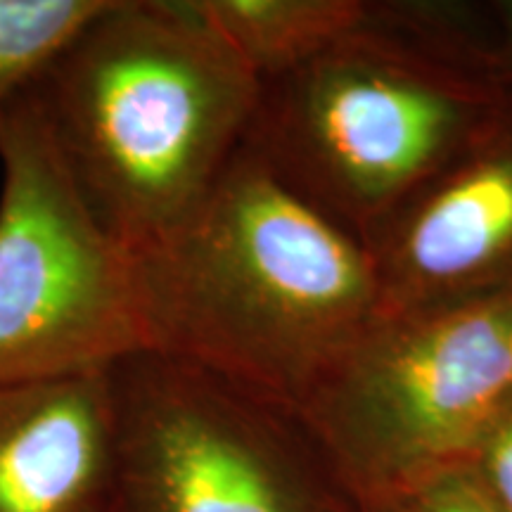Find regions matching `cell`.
<instances>
[{
    "label": "cell",
    "instance_id": "obj_1",
    "mask_svg": "<svg viewBox=\"0 0 512 512\" xmlns=\"http://www.w3.org/2000/svg\"><path fill=\"white\" fill-rule=\"evenodd\" d=\"M143 351L297 415L382 318L361 238L247 143L195 214L133 254Z\"/></svg>",
    "mask_w": 512,
    "mask_h": 512
},
{
    "label": "cell",
    "instance_id": "obj_9",
    "mask_svg": "<svg viewBox=\"0 0 512 512\" xmlns=\"http://www.w3.org/2000/svg\"><path fill=\"white\" fill-rule=\"evenodd\" d=\"M211 31L252 69L275 79L316 60L366 24L358 0H192Z\"/></svg>",
    "mask_w": 512,
    "mask_h": 512
},
{
    "label": "cell",
    "instance_id": "obj_10",
    "mask_svg": "<svg viewBox=\"0 0 512 512\" xmlns=\"http://www.w3.org/2000/svg\"><path fill=\"white\" fill-rule=\"evenodd\" d=\"M110 0H0V121Z\"/></svg>",
    "mask_w": 512,
    "mask_h": 512
},
{
    "label": "cell",
    "instance_id": "obj_12",
    "mask_svg": "<svg viewBox=\"0 0 512 512\" xmlns=\"http://www.w3.org/2000/svg\"><path fill=\"white\" fill-rule=\"evenodd\" d=\"M470 467L501 510L512 512V408L479 446Z\"/></svg>",
    "mask_w": 512,
    "mask_h": 512
},
{
    "label": "cell",
    "instance_id": "obj_8",
    "mask_svg": "<svg viewBox=\"0 0 512 512\" xmlns=\"http://www.w3.org/2000/svg\"><path fill=\"white\" fill-rule=\"evenodd\" d=\"M107 373L0 384V512H110Z\"/></svg>",
    "mask_w": 512,
    "mask_h": 512
},
{
    "label": "cell",
    "instance_id": "obj_4",
    "mask_svg": "<svg viewBox=\"0 0 512 512\" xmlns=\"http://www.w3.org/2000/svg\"><path fill=\"white\" fill-rule=\"evenodd\" d=\"M512 408V285L382 316L318 384L299 422L366 512L470 467Z\"/></svg>",
    "mask_w": 512,
    "mask_h": 512
},
{
    "label": "cell",
    "instance_id": "obj_2",
    "mask_svg": "<svg viewBox=\"0 0 512 512\" xmlns=\"http://www.w3.org/2000/svg\"><path fill=\"white\" fill-rule=\"evenodd\" d=\"M259 95L192 0H110L24 100L95 219L138 254L195 214Z\"/></svg>",
    "mask_w": 512,
    "mask_h": 512
},
{
    "label": "cell",
    "instance_id": "obj_7",
    "mask_svg": "<svg viewBox=\"0 0 512 512\" xmlns=\"http://www.w3.org/2000/svg\"><path fill=\"white\" fill-rule=\"evenodd\" d=\"M382 316L512 285V107L486 136L363 238Z\"/></svg>",
    "mask_w": 512,
    "mask_h": 512
},
{
    "label": "cell",
    "instance_id": "obj_5",
    "mask_svg": "<svg viewBox=\"0 0 512 512\" xmlns=\"http://www.w3.org/2000/svg\"><path fill=\"white\" fill-rule=\"evenodd\" d=\"M107 377L110 512H366L278 403L152 351Z\"/></svg>",
    "mask_w": 512,
    "mask_h": 512
},
{
    "label": "cell",
    "instance_id": "obj_13",
    "mask_svg": "<svg viewBox=\"0 0 512 512\" xmlns=\"http://www.w3.org/2000/svg\"><path fill=\"white\" fill-rule=\"evenodd\" d=\"M486 57L498 79L512 88V0L482 5Z\"/></svg>",
    "mask_w": 512,
    "mask_h": 512
},
{
    "label": "cell",
    "instance_id": "obj_11",
    "mask_svg": "<svg viewBox=\"0 0 512 512\" xmlns=\"http://www.w3.org/2000/svg\"><path fill=\"white\" fill-rule=\"evenodd\" d=\"M377 512H503L472 467L444 472L401 498L392 508Z\"/></svg>",
    "mask_w": 512,
    "mask_h": 512
},
{
    "label": "cell",
    "instance_id": "obj_6",
    "mask_svg": "<svg viewBox=\"0 0 512 512\" xmlns=\"http://www.w3.org/2000/svg\"><path fill=\"white\" fill-rule=\"evenodd\" d=\"M0 384L107 373L143 351L133 254L112 238L27 100L0 121Z\"/></svg>",
    "mask_w": 512,
    "mask_h": 512
},
{
    "label": "cell",
    "instance_id": "obj_3",
    "mask_svg": "<svg viewBox=\"0 0 512 512\" xmlns=\"http://www.w3.org/2000/svg\"><path fill=\"white\" fill-rule=\"evenodd\" d=\"M510 107L482 5L373 3L328 53L261 81L247 143L363 240Z\"/></svg>",
    "mask_w": 512,
    "mask_h": 512
}]
</instances>
